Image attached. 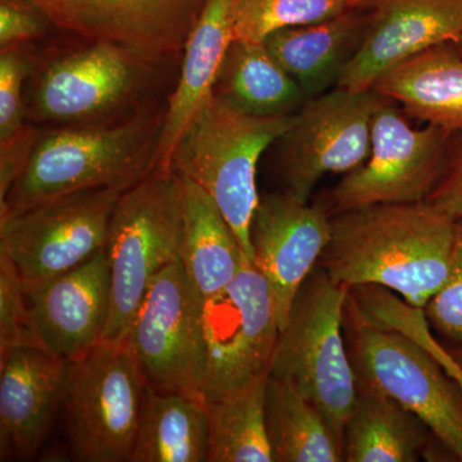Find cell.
Instances as JSON below:
<instances>
[{
    "mask_svg": "<svg viewBox=\"0 0 462 462\" xmlns=\"http://www.w3.org/2000/svg\"><path fill=\"white\" fill-rule=\"evenodd\" d=\"M296 114H245L214 93L173 152L171 172L196 182L212 197L249 263H254L252 218L261 199L258 161L293 126Z\"/></svg>",
    "mask_w": 462,
    "mask_h": 462,
    "instance_id": "3",
    "label": "cell"
},
{
    "mask_svg": "<svg viewBox=\"0 0 462 462\" xmlns=\"http://www.w3.org/2000/svg\"><path fill=\"white\" fill-rule=\"evenodd\" d=\"M42 14L25 0L0 2V47L2 50L38 38L42 32Z\"/></svg>",
    "mask_w": 462,
    "mask_h": 462,
    "instance_id": "34",
    "label": "cell"
},
{
    "mask_svg": "<svg viewBox=\"0 0 462 462\" xmlns=\"http://www.w3.org/2000/svg\"><path fill=\"white\" fill-rule=\"evenodd\" d=\"M266 430L273 462H342L343 445L320 410L300 392L269 375Z\"/></svg>",
    "mask_w": 462,
    "mask_h": 462,
    "instance_id": "26",
    "label": "cell"
},
{
    "mask_svg": "<svg viewBox=\"0 0 462 462\" xmlns=\"http://www.w3.org/2000/svg\"><path fill=\"white\" fill-rule=\"evenodd\" d=\"M162 116H134L114 126L69 127L36 138L0 218L93 189L129 190L154 172Z\"/></svg>",
    "mask_w": 462,
    "mask_h": 462,
    "instance_id": "2",
    "label": "cell"
},
{
    "mask_svg": "<svg viewBox=\"0 0 462 462\" xmlns=\"http://www.w3.org/2000/svg\"><path fill=\"white\" fill-rule=\"evenodd\" d=\"M424 123L455 135L462 133V54L443 42L404 60L373 87Z\"/></svg>",
    "mask_w": 462,
    "mask_h": 462,
    "instance_id": "21",
    "label": "cell"
},
{
    "mask_svg": "<svg viewBox=\"0 0 462 462\" xmlns=\"http://www.w3.org/2000/svg\"><path fill=\"white\" fill-rule=\"evenodd\" d=\"M352 8L346 0H234V41L263 42L273 32L322 23Z\"/></svg>",
    "mask_w": 462,
    "mask_h": 462,
    "instance_id": "28",
    "label": "cell"
},
{
    "mask_svg": "<svg viewBox=\"0 0 462 462\" xmlns=\"http://www.w3.org/2000/svg\"><path fill=\"white\" fill-rule=\"evenodd\" d=\"M431 438L433 433L415 413L392 398L357 385L354 409L343 431L345 461H420L433 456Z\"/></svg>",
    "mask_w": 462,
    "mask_h": 462,
    "instance_id": "23",
    "label": "cell"
},
{
    "mask_svg": "<svg viewBox=\"0 0 462 462\" xmlns=\"http://www.w3.org/2000/svg\"><path fill=\"white\" fill-rule=\"evenodd\" d=\"M181 229V187L175 173L152 172L121 194L105 245L111 311L103 340L127 339L154 276L180 260Z\"/></svg>",
    "mask_w": 462,
    "mask_h": 462,
    "instance_id": "6",
    "label": "cell"
},
{
    "mask_svg": "<svg viewBox=\"0 0 462 462\" xmlns=\"http://www.w3.org/2000/svg\"><path fill=\"white\" fill-rule=\"evenodd\" d=\"M234 0H206L184 47L180 79L163 115L154 171L171 172L173 152L215 93L225 57L234 42Z\"/></svg>",
    "mask_w": 462,
    "mask_h": 462,
    "instance_id": "19",
    "label": "cell"
},
{
    "mask_svg": "<svg viewBox=\"0 0 462 462\" xmlns=\"http://www.w3.org/2000/svg\"><path fill=\"white\" fill-rule=\"evenodd\" d=\"M449 352H451V354L454 355L456 360H457L458 363L462 365V346H460V348L451 349Z\"/></svg>",
    "mask_w": 462,
    "mask_h": 462,
    "instance_id": "37",
    "label": "cell"
},
{
    "mask_svg": "<svg viewBox=\"0 0 462 462\" xmlns=\"http://www.w3.org/2000/svg\"><path fill=\"white\" fill-rule=\"evenodd\" d=\"M345 337L357 385L392 398L424 421L462 461V391L418 342L370 320L348 294Z\"/></svg>",
    "mask_w": 462,
    "mask_h": 462,
    "instance_id": "5",
    "label": "cell"
},
{
    "mask_svg": "<svg viewBox=\"0 0 462 462\" xmlns=\"http://www.w3.org/2000/svg\"><path fill=\"white\" fill-rule=\"evenodd\" d=\"M372 21V9L352 8L339 16L289 27L264 41L306 98H314L338 87L343 69L360 48Z\"/></svg>",
    "mask_w": 462,
    "mask_h": 462,
    "instance_id": "20",
    "label": "cell"
},
{
    "mask_svg": "<svg viewBox=\"0 0 462 462\" xmlns=\"http://www.w3.org/2000/svg\"><path fill=\"white\" fill-rule=\"evenodd\" d=\"M178 178L182 209L180 263L206 300L226 288L247 260L212 197L196 182Z\"/></svg>",
    "mask_w": 462,
    "mask_h": 462,
    "instance_id": "22",
    "label": "cell"
},
{
    "mask_svg": "<svg viewBox=\"0 0 462 462\" xmlns=\"http://www.w3.org/2000/svg\"><path fill=\"white\" fill-rule=\"evenodd\" d=\"M202 316L205 401L269 375L281 322L272 287L256 264L245 261L233 282L203 302Z\"/></svg>",
    "mask_w": 462,
    "mask_h": 462,
    "instance_id": "11",
    "label": "cell"
},
{
    "mask_svg": "<svg viewBox=\"0 0 462 462\" xmlns=\"http://www.w3.org/2000/svg\"><path fill=\"white\" fill-rule=\"evenodd\" d=\"M349 296L370 320L400 331L424 346L462 391V365L438 342L424 309L410 305L398 294L379 285H356L349 289Z\"/></svg>",
    "mask_w": 462,
    "mask_h": 462,
    "instance_id": "29",
    "label": "cell"
},
{
    "mask_svg": "<svg viewBox=\"0 0 462 462\" xmlns=\"http://www.w3.org/2000/svg\"><path fill=\"white\" fill-rule=\"evenodd\" d=\"M30 71L26 54L18 45L2 50L0 56V142L25 129L23 87Z\"/></svg>",
    "mask_w": 462,
    "mask_h": 462,
    "instance_id": "32",
    "label": "cell"
},
{
    "mask_svg": "<svg viewBox=\"0 0 462 462\" xmlns=\"http://www.w3.org/2000/svg\"><path fill=\"white\" fill-rule=\"evenodd\" d=\"M267 378L260 376L205 401L207 462H273L264 415Z\"/></svg>",
    "mask_w": 462,
    "mask_h": 462,
    "instance_id": "27",
    "label": "cell"
},
{
    "mask_svg": "<svg viewBox=\"0 0 462 462\" xmlns=\"http://www.w3.org/2000/svg\"><path fill=\"white\" fill-rule=\"evenodd\" d=\"M203 302L175 261L149 284L127 339L149 385L205 402Z\"/></svg>",
    "mask_w": 462,
    "mask_h": 462,
    "instance_id": "9",
    "label": "cell"
},
{
    "mask_svg": "<svg viewBox=\"0 0 462 462\" xmlns=\"http://www.w3.org/2000/svg\"><path fill=\"white\" fill-rule=\"evenodd\" d=\"M431 330L462 343V220L455 224L451 270L443 288L425 306Z\"/></svg>",
    "mask_w": 462,
    "mask_h": 462,
    "instance_id": "31",
    "label": "cell"
},
{
    "mask_svg": "<svg viewBox=\"0 0 462 462\" xmlns=\"http://www.w3.org/2000/svg\"><path fill=\"white\" fill-rule=\"evenodd\" d=\"M355 8L374 9L378 7L380 0H346Z\"/></svg>",
    "mask_w": 462,
    "mask_h": 462,
    "instance_id": "36",
    "label": "cell"
},
{
    "mask_svg": "<svg viewBox=\"0 0 462 462\" xmlns=\"http://www.w3.org/2000/svg\"><path fill=\"white\" fill-rule=\"evenodd\" d=\"M461 36L462 0H380L338 87L373 89L404 60L443 42H457Z\"/></svg>",
    "mask_w": 462,
    "mask_h": 462,
    "instance_id": "16",
    "label": "cell"
},
{
    "mask_svg": "<svg viewBox=\"0 0 462 462\" xmlns=\"http://www.w3.org/2000/svg\"><path fill=\"white\" fill-rule=\"evenodd\" d=\"M20 346H38L16 266L0 251V356Z\"/></svg>",
    "mask_w": 462,
    "mask_h": 462,
    "instance_id": "30",
    "label": "cell"
},
{
    "mask_svg": "<svg viewBox=\"0 0 462 462\" xmlns=\"http://www.w3.org/2000/svg\"><path fill=\"white\" fill-rule=\"evenodd\" d=\"M331 236V217L284 193L260 199L251 224L254 263L272 287L281 330L298 291L319 266Z\"/></svg>",
    "mask_w": 462,
    "mask_h": 462,
    "instance_id": "14",
    "label": "cell"
},
{
    "mask_svg": "<svg viewBox=\"0 0 462 462\" xmlns=\"http://www.w3.org/2000/svg\"><path fill=\"white\" fill-rule=\"evenodd\" d=\"M36 138V133L26 126L17 135L0 142V202L25 169Z\"/></svg>",
    "mask_w": 462,
    "mask_h": 462,
    "instance_id": "35",
    "label": "cell"
},
{
    "mask_svg": "<svg viewBox=\"0 0 462 462\" xmlns=\"http://www.w3.org/2000/svg\"><path fill=\"white\" fill-rule=\"evenodd\" d=\"M25 296L39 345L67 361L83 357L102 342L111 311V272L105 249Z\"/></svg>",
    "mask_w": 462,
    "mask_h": 462,
    "instance_id": "15",
    "label": "cell"
},
{
    "mask_svg": "<svg viewBox=\"0 0 462 462\" xmlns=\"http://www.w3.org/2000/svg\"><path fill=\"white\" fill-rule=\"evenodd\" d=\"M451 136L434 125L413 127L394 100L379 94L369 157L318 205L333 217L361 207L425 202L445 169Z\"/></svg>",
    "mask_w": 462,
    "mask_h": 462,
    "instance_id": "8",
    "label": "cell"
},
{
    "mask_svg": "<svg viewBox=\"0 0 462 462\" xmlns=\"http://www.w3.org/2000/svg\"><path fill=\"white\" fill-rule=\"evenodd\" d=\"M147 384L129 339L69 361L63 411L75 460L132 462Z\"/></svg>",
    "mask_w": 462,
    "mask_h": 462,
    "instance_id": "7",
    "label": "cell"
},
{
    "mask_svg": "<svg viewBox=\"0 0 462 462\" xmlns=\"http://www.w3.org/2000/svg\"><path fill=\"white\" fill-rule=\"evenodd\" d=\"M455 44L457 45V48H458V50H460L461 54H462V36L460 39H458L457 42H455Z\"/></svg>",
    "mask_w": 462,
    "mask_h": 462,
    "instance_id": "38",
    "label": "cell"
},
{
    "mask_svg": "<svg viewBox=\"0 0 462 462\" xmlns=\"http://www.w3.org/2000/svg\"><path fill=\"white\" fill-rule=\"evenodd\" d=\"M349 288L319 267L298 291L279 333L269 375L311 401L343 445L357 397V378L345 337Z\"/></svg>",
    "mask_w": 462,
    "mask_h": 462,
    "instance_id": "4",
    "label": "cell"
},
{
    "mask_svg": "<svg viewBox=\"0 0 462 462\" xmlns=\"http://www.w3.org/2000/svg\"><path fill=\"white\" fill-rule=\"evenodd\" d=\"M123 191H78L0 218V251L32 291L105 249L109 220Z\"/></svg>",
    "mask_w": 462,
    "mask_h": 462,
    "instance_id": "10",
    "label": "cell"
},
{
    "mask_svg": "<svg viewBox=\"0 0 462 462\" xmlns=\"http://www.w3.org/2000/svg\"><path fill=\"white\" fill-rule=\"evenodd\" d=\"M207 458L205 402L147 384L132 462H207Z\"/></svg>",
    "mask_w": 462,
    "mask_h": 462,
    "instance_id": "25",
    "label": "cell"
},
{
    "mask_svg": "<svg viewBox=\"0 0 462 462\" xmlns=\"http://www.w3.org/2000/svg\"><path fill=\"white\" fill-rule=\"evenodd\" d=\"M69 361L38 346L0 356V460H32L63 407Z\"/></svg>",
    "mask_w": 462,
    "mask_h": 462,
    "instance_id": "17",
    "label": "cell"
},
{
    "mask_svg": "<svg viewBox=\"0 0 462 462\" xmlns=\"http://www.w3.org/2000/svg\"><path fill=\"white\" fill-rule=\"evenodd\" d=\"M375 90L334 88L306 100L296 121L281 139L285 191L307 202L328 173L354 171L372 148Z\"/></svg>",
    "mask_w": 462,
    "mask_h": 462,
    "instance_id": "12",
    "label": "cell"
},
{
    "mask_svg": "<svg viewBox=\"0 0 462 462\" xmlns=\"http://www.w3.org/2000/svg\"><path fill=\"white\" fill-rule=\"evenodd\" d=\"M216 88L233 107L254 116L296 114L307 100L264 42H231Z\"/></svg>",
    "mask_w": 462,
    "mask_h": 462,
    "instance_id": "24",
    "label": "cell"
},
{
    "mask_svg": "<svg viewBox=\"0 0 462 462\" xmlns=\"http://www.w3.org/2000/svg\"><path fill=\"white\" fill-rule=\"evenodd\" d=\"M425 202L454 221L462 220V133L451 136L445 169Z\"/></svg>",
    "mask_w": 462,
    "mask_h": 462,
    "instance_id": "33",
    "label": "cell"
},
{
    "mask_svg": "<svg viewBox=\"0 0 462 462\" xmlns=\"http://www.w3.org/2000/svg\"><path fill=\"white\" fill-rule=\"evenodd\" d=\"M455 224L427 202L343 212L331 217L319 267L338 284L379 285L425 309L448 279Z\"/></svg>",
    "mask_w": 462,
    "mask_h": 462,
    "instance_id": "1",
    "label": "cell"
},
{
    "mask_svg": "<svg viewBox=\"0 0 462 462\" xmlns=\"http://www.w3.org/2000/svg\"><path fill=\"white\" fill-rule=\"evenodd\" d=\"M54 26L143 63L184 50L206 0H25Z\"/></svg>",
    "mask_w": 462,
    "mask_h": 462,
    "instance_id": "13",
    "label": "cell"
},
{
    "mask_svg": "<svg viewBox=\"0 0 462 462\" xmlns=\"http://www.w3.org/2000/svg\"><path fill=\"white\" fill-rule=\"evenodd\" d=\"M141 65L127 51L103 42L60 58L42 75L35 117L69 123L105 114L135 89Z\"/></svg>",
    "mask_w": 462,
    "mask_h": 462,
    "instance_id": "18",
    "label": "cell"
}]
</instances>
